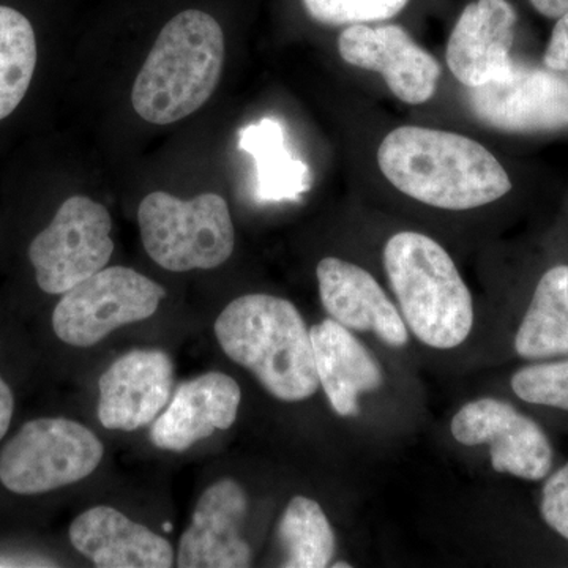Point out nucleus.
Returning <instances> with one entry per match:
<instances>
[{"label": "nucleus", "mask_w": 568, "mask_h": 568, "mask_svg": "<svg viewBox=\"0 0 568 568\" xmlns=\"http://www.w3.org/2000/svg\"><path fill=\"white\" fill-rule=\"evenodd\" d=\"M377 164L396 190L444 211L496 203L511 190L507 171L487 148L444 130H392L377 149Z\"/></svg>", "instance_id": "f257e3e1"}, {"label": "nucleus", "mask_w": 568, "mask_h": 568, "mask_svg": "<svg viewBox=\"0 0 568 568\" xmlns=\"http://www.w3.org/2000/svg\"><path fill=\"white\" fill-rule=\"evenodd\" d=\"M213 331L223 353L276 399L305 402L320 388L312 335L286 298L242 295L216 317Z\"/></svg>", "instance_id": "f03ea898"}, {"label": "nucleus", "mask_w": 568, "mask_h": 568, "mask_svg": "<svg viewBox=\"0 0 568 568\" xmlns=\"http://www.w3.org/2000/svg\"><path fill=\"white\" fill-rule=\"evenodd\" d=\"M223 65L224 36L219 21L200 10L175 14L134 81V111L155 125L189 118L215 92Z\"/></svg>", "instance_id": "7ed1b4c3"}, {"label": "nucleus", "mask_w": 568, "mask_h": 568, "mask_svg": "<svg viewBox=\"0 0 568 568\" xmlns=\"http://www.w3.org/2000/svg\"><path fill=\"white\" fill-rule=\"evenodd\" d=\"M384 268L403 320L424 345L454 349L474 325L469 287L450 254L432 237L403 231L388 239Z\"/></svg>", "instance_id": "20e7f679"}, {"label": "nucleus", "mask_w": 568, "mask_h": 568, "mask_svg": "<svg viewBox=\"0 0 568 568\" xmlns=\"http://www.w3.org/2000/svg\"><path fill=\"white\" fill-rule=\"evenodd\" d=\"M138 223L145 252L170 272L209 271L226 263L234 252L230 207L216 193L182 201L153 192L141 201Z\"/></svg>", "instance_id": "39448f33"}, {"label": "nucleus", "mask_w": 568, "mask_h": 568, "mask_svg": "<svg viewBox=\"0 0 568 568\" xmlns=\"http://www.w3.org/2000/svg\"><path fill=\"white\" fill-rule=\"evenodd\" d=\"M103 454L102 440L80 422L33 418L0 447V485L11 495H47L91 476Z\"/></svg>", "instance_id": "423d86ee"}, {"label": "nucleus", "mask_w": 568, "mask_h": 568, "mask_svg": "<svg viewBox=\"0 0 568 568\" xmlns=\"http://www.w3.org/2000/svg\"><path fill=\"white\" fill-rule=\"evenodd\" d=\"M166 291L130 267H104L62 294L52 312L55 336L65 345H99L123 325L155 315Z\"/></svg>", "instance_id": "0eeeda50"}, {"label": "nucleus", "mask_w": 568, "mask_h": 568, "mask_svg": "<svg viewBox=\"0 0 568 568\" xmlns=\"http://www.w3.org/2000/svg\"><path fill=\"white\" fill-rule=\"evenodd\" d=\"M110 212L88 196H71L55 212L50 226L29 246L37 286L44 294L62 295L110 263Z\"/></svg>", "instance_id": "6e6552de"}, {"label": "nucleus", "mask_w": 568, "mask_h": 568, "mask_svg": "<svg viewBox=\"0 0 568 568\" xmlns=\"http://www.w3.org/2000/svg\"><path fill=\"white\" fill-rule=\"evenodd\" d=\"M469 91V106L478 121L500 132L568 129V81L556 71L514 61L506 74Z\"/></svg>", "instance_id": "1a4fd4ad"}, {"label": "nucleus", "mask_w": 568, "mask_h": 568, "mask_svg": "<svg viewBox=\"0 0 568 568\" xmlns=\"http://www.w3.org/2000/svg\"><path fill=\"white\" fill-rule=\"evenodd\" d=\"M450 429L463 446H488L496 473L541 480L551 470L552 447L544 429L506 402L474 399L455 414Z\"/></svg>", "instance_id": "9d476101"}, {"label": "nucleus", "mask_w": 568, "mask_h": 568, "mask_svg": "<svg viewBox=\"0 0 568 568\" xmlns=\"http://www.w3.org/2000/svg\"><path fill=\"white\" fill-rule=\"evenodd\" d=\"M338 52L349 65L383 74L403 103L424 104L435 95L439 62L399 26H347L339 33Z\"/></svg>", "instance_id": "9b49d317"}, {"label": "nucleus", "mask_w": 568, "mask_h": 568, "mask_svg": "<svg viewBox=\"0 0 568 568\" xmlns=\"http://www.w3.org/2000/svg\"><path fill=\"white\" fill-rule=\"evenodd\" d=\"M173 388L170 355L159 349L130 351L100 377V424L121 432L151 425L170 403Z\"/></svg>", "instance_id": "f8f14e48"}, {"label": "nucleus", "mask_w": 568, "mask_h": 568, "mask_svg": "<svg viewBox=\"0 0 568 568\" xmlns=\"http://www.w3.org/2000/svg\"><path fill=\"white\" fill-rule=\"evenodd\" d=\"M248 497L233 478L211 485L194 507L192 523L181 537L178 567L244 568L252 566V548L242 538Z\"/></svg>", "instance_id": "ddd939ff"}, {"label": "nucleus", "mask_w": 568, "mask_h": 568, "mask_svg": "<svg viewBox=\"0 0 568 568\" xmlns=\"http://www.w3.org/2000/svg\"><path fill=\"white\" fill-rule=\"evenodd\" d=\"M321 302L331 320L353 332H372L392 347L409 342V328L399 310L361 265L324 257L316 267Z\"/></svg>", "instance_id": "4468645a"}, {"label": "nucleus", "mask_w": 568, "mask_h": 568, "mask_svg": "<svg viewBox=\"0 0 568 568\" xmlns=\"http://www.w3.org/2000/svg\"><path fill=\"white\" fill-rule=\"evenodd\" d=\"M517 11L507 0H476L459 14L447 43V65L466 88L487 84L510 70Z\"/></svg>", "instance_id": "2eb2a0df"}, {"label": "nucleus", "mask_w": 568, "mask_h": 568, "mask_svg": "<svg viewBox=\"0 0 568 568\" xmlns=\"http://www.w3.org/2000/svg\"><path fill=\"white\" fill-rule=\"evenodd\" d=\"M242 392L233 377L212 372L183 383L151 429V443L168 452H185L216 429L234 425Z\"/></svg>", "instance_id": "dca6fc26"}, {"label": "nucleus", "mask_w": 568, "mask_h": 568, "mask_svg": "<svg viewBox=\"0 0 568 568\" xmlns=\"http://www.w3.org/2000/svg\"><path fill=\"white\" fill-rule=\"evenodd\" d=\"M78 552L100 568H170L173 545L115 508L99 506L82 511L70 526Z\"/></svg>", "instance_id": "f3484780"}, {"label": "nucleus", "mask_w": 568, "mask_h": 568, "mask_svg": "<svg viewBox=\"0 0 568 568\" xmlns=\"http://www.w3.org/2000/svg\"><path fill=\"white\" fill-rule=\"evenodd\" d=\"M320 387L338 416L361 413L358 398L383 386L384 375L373 354L353 331L334 320L310 328Z\"/></svg>", "instance_id": "a211bd4d"}, {"label": "nucleus", "mask_w": 568, "mask_h": 568, "mask_svg": "<svg viewBox=\"0 0 568 568\" xmlns=\"http://www.w3.org/2000/svg\"><path fill=\"white\" fill-rule=\"evenodd\" d=\"M239 149L256 163V197L261 203L295 201L312 189V173L287 149L282 122L264 118L239 132Z\"/></svg>", "instance_id": "6ab92c4d"}, {"label": "nucleus", "mask_w": 568, "mask_h": 568, "mask_svg": "<svg viewBox=\"0 0 568 568\" xmlns=\"http://www.w3.org/2000/svg\"><path fill=\"white\" fill-rule=\"evenodd\" d=\"M515 349L528 361L568 355V265L541 276L523 323Z\"/></svg>", "instance_id": "aec40b11"}, {"label": "nucleus", "mask_w": 568, "mask_h": 568, "mask_svg": "<svg viewBox=\"0 0 568 568\" xmlns=\"http://www.w3.org/2000/svg\"><path fill=\"white\" fill-rule=\"evenodd\" d=\"M278 540L283 548V567H328L335 556L334 528L320 503L306 496H295L287 504L280 519Z\"/></svg>", "instance_id": "412c9836"}, {"label": "nucleus", "mask_w": 568, "mask_h": 568, "mask_svg": "<svg viewBox=\"0 0 568 568\" xmlns=\"http://www.w3.org/2000/svg\"><path fill=\"white\" fill-rule=\"evenodd\" d=\"M37 67V39L31 21L0 6V121L20 106Z\"/></svg>", "instance_id": "4be33fe9"}, {"label": "nucleus", "mask_w": 568, "mask_h": 568, "mask_svg": "<svg viewBox=\"0 0 568 568\" xmlns=\"http://www.w3.org/2000/svg\"><path fill=\"white\" fill-rule=\"evenodd\" d=\"M409 0H304L305 10L320 24L355 26L392 20Z\"/></svg>", "instance_id": "5701e85b"}, {"label": "nucleus", "mask_w": 568, "mask_h": 568, "mask_svg": "<svg viewBox=\"0 0 568 568\" xmlns=\"http://www.w3.org/2000/svg\"><path fill=\"white\" fill-rule=\"evenodd\" d=\"M511 388L523 402L568 410V361L518 369Z\"/></svg>", "instance_id": "b1692460"}, {"label": "nucleus", "mask_w": 568, "mask_h": 568, "mask_svg": "<svg viewBox=\"0 0 568 568\" xmlns=\"http://www.w3.org/2000/svg\"><path fill=\"white\" fill-rule=\"evenodd\" d=\"M540 511L549 528L568 540V462L545 484Z\"/></svg>", "instance_id": "393cba45"}, {"label": "nucleus", "mask_w": 568, "mask_h": 568, "mask_svg": "<svg viewBox=\"0 0 568 568\" xmlns=\"http://www.w3.org/2000/svg\"><path fill=\"white\" fill-rule=\"evenodd\" d=\"M544 62L545 69L568 74V13L556 21Z\"/></svg>", "instance_id": "a878e982"}, {"label": "nucleus", "mask_w": 568, "mask_h": 568, "mask_svg": "<svg viewBox=\"0 0 568 568\" xmlns=\"http://www.w3.org/2000/svg\"><path fill=\"white\" fill-rule=\"evenodd\" d=\"M14 416V394L10 384L0 375V444L9 435Z\"/></svg>", "instance_id": "bb28decb"}, {"label": "nucleus", "mask_w": 568, "mask_h": 568, "mask_svg": "<svg viewBox=\"0 0 568 568\" xmlns=\"http://www.w3.org/2000/svg\"><path fill=\"white\" fill-rule=\"evenodd\" d=\"M2 567H55L52 560L33 555H18V552H6L0 555V568Z\"/></svg>", "instance_id": "cd10ccee"}, {"label": "nucleus", "mask_w": 568, "mask_h": 568, "mask_svg": "<svg viewBox=\"0 0 568 568\" xmlns=\"http://www.w3.org/2000/svg\"><path fill=\"white\" fill-rule=\"evenodd\" d=\"M530 6L544 17L558 20L568 13V0H529Z\"/></svg>", "instance_id": "c85d7f7f"}, {"label": "nucleus", "mask_w": 568, "mask_h": 568, "mask_svg": "<svg viewBox=\"0 0 568 568\" xmlns=\"http://www.w3.org/2000/svg\"><path fill=\"white\" fill-rule=\"evenodd\" d=\"M332 567H334V568H351L353 566H351V564L338 562V564H332Z\"/></svg>", "instance_id": "c756f323"}]
</instances>
